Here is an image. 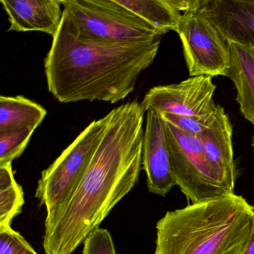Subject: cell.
<instances>
[{
	"label": "cell",
	"mask_w": 254,
	"mask_h": 254,
	"mask_svg": "<svg viewBox=\"0 0 254 254\" xmlns=\"http://www.w3.org/2000/svg\"><path fill=\"white\" fill-rule=\"evenodd\" d=\"M221 106L215 112L203 117H183L170 114H158L164 121L190 134L200 136L203 131L209 129L216 119Z\"/></svg>",
	"instance_id": "ac0fdd59"
},
{
	"label": "cell",
	"mask_w": 254,
	"mask_h": 254,
	"mask_svg": "<svg viewBox=\"0 0 254 254\" xmlns=\"http://www.w3.org/2000/svg\"><path fill=\"white\" fill-rule=\"evenodd\" d=\"M197 11L217 28L228 44L254 48V1L201 0Z\"/></svg>",
	"instance_id": "30bf717a"
},
{
	"label": "cell",
	"mask_w": 254,
	"mask_h": 254,
	"mask_svg": "<svg viewBox=\"0 0 254 254\" xmlns=\"http://www.w3.org/2000/svg\"><path fill=\"white\" fill-rule=\"evenodd\" d=\"M0 254H38L18 232L9 227H0Z\"/></svg>",
	"instance_id": "d6986e66"
},
{
	"label": "cell",
	"mask_w": 254,
	"mask_h": 254,
	"mask_svg": "<svg viewBox=\"0 0 254 254\" xmlns=\"http://www.w3.org/2000/svg\"><path fill=\"white\" fill-rule=\"evenodd\" d=\"M198 137L217 184L225 194L235 193L236 175L232 142L233 127L222 107L212 126Z\"/></svg>",
	"instance_id": "8fae6325"
},
{
	"label": "cell",
	"mask_w": 254,
	"mask_h": 254,
	"mask_svg": "<svg viewBox=\"0 0 254 254\" xmlns=\"http://www.w3.org/2000/svg\"><path fill=\"white\" fill-rule=\"evenodd\" d=\"M215 90L212 77H191L178 84L152 87L141 105L145 113L153 110L159 114L203 117L219 108L213 101Z\"/></svg>",
	"instance_id": "ba28073f"
},
{
	"label": "cell",
	"mask_w": 254,
	"mask_h": 254,
	"mask_svg": "<svg viewBox=\"0 0 254 254\" xmlns=\"http://www.w3.org/2000/svg\"><path fill=\"white\" fill-rule=\"evenodd\" d=\"M172 173L177 186L192 203L225 194L217 184L200 138L165 121Z\"/></svg>",
	"instance_id": "8992f818"
},
{
	"label": "cell",
	"mask_w": 254,
	"mask_h": 254,
	"mask_svg": "<svg viewBox=\"0 0 254 254\" xmlns=\"http://www.w3.org/2000/svg\"><path fill=\"white\" fill-rule=\"evenodd\" d=\"M242 254H254V227L251 237L247 244L246 248Z\"/></svg>",
	"instance_id": "44dd1931"
},
{
	"label": "cell",
	"mask_w": 254,
	"mask_h": 254,
	"mask_svg": "<svg viewBox=\"0 0 254 254\" xmlns=\"http://www.w3.org/2000/svg\"><path fill=\"white\" fill-rule=\"evenodd\" d=\"M84 36L109 44L152 42L163 35L116 0H61Z\"/></svg>",
	"instance_id": "5b68a950"
},
{
	"label": "cell",
	"mask_w": 254,
	"mask_h": 254,
	"mask_svg": "<svg viewBox=\"0 0 254 254\" xmlns=\"http://www.w3.org/2000/svg\"><path fill=\"white\" fill-rule=\"evenodd\" d=\"M145 114L136 100L108 113L105 133L85 175L57 219L45 228L46 254H72L136 185Z\"/></svg>",
	"instance_id": "6da1fadb"
},
{
	"label": "cell",
	"mask_w": 254,
	"mask_h": 254,
	"mask_svg": "<svg viewBox=\"0 0 254 254\" xmlns=\"http://www.w3.org/2000/svg\"><path fill=\"white\" fill-rule=\"evenodd\" d=\"M108 122V114L92 122L41 173L35 197L47 210L45 228L57 219L85 175Z\"/></svg>",
	"instance_id": "277c9868"
},
{
	"label": "cell",
	"mask_w": 254,
	"mask_h": 254,
	"mask_svg": "<svg viewBox=\"0 0 254 254\" xmlns=\"http://www.w3.org/2000/svg\"><path fill=\"white\" fill-rule=\"evenodd\" d=\"M228 44L230 68L227 78L236 87L241 114L254 126V48Z\"/></svg>",
	"instance_id": "4fadbf2b"
},
{
	"label": "cell",
	"mask_w": 254,
	"mask_h": 254,
	"mask_svg": "<svg viewBox=\"0 0 254 254\" xmlns=\"http://www.w3.org/2000/svg\"><path fill=\"white\" fill-rule=\"evenodd\" d=\"M116 1L158 31L162 35L170 31H178L183 13L175 8L172 0Z\"/></svg>",
	"instance_id": "5bb4252c"
},
{
	"label": "cell",
	"mask_w": 254,
	"mask_h": 254,
	"mask_svg": "<svg viewBox=\"0 0 254 254\" xmlns=\"http://www.w3.org/2000/svg\"><path fill=\"white\" fill-rule=\"evenodd\" d=\"M10 23L8 32H41L54 36L62 19L61 0H1Z\"/></svg>",
	"instance_id": "7c38bea8"
},
{
	"label": "cell",
	"mask_w": 254,
	"mask_h": 254,
	"mask_svg": "<svg viewBox=\"0 0 254 254\" xmlns=\"http://www.w3.org/2000/svg\"><path fill=\"white\" fill-rule=\"evenodd\" d=\"M177 33L191 77H227L230 68L229 44L217 28L197 11L183 13Z\"/></svg>",
	"instance_id": "52a82bcc"
},
{
	"label": "cell",
	"mask_w": 254,
	"mask_h": 254,
	"mask_svg": "<svg viewBox=\"0 0 254 254\" xmlns=\"http://www.w3.org/2000/svg\"><path fill=\"white\" fill-rule=\"evenodd\" d=\"M47 114L45 108L23 96H0V131L19 127L36 130Z\"/></svg>",
	"instance_id": "9a60e30c"
},
{
	"label": "cell",
	"mask_w": 254,
	"mask_h": 254,
	"mask_svg": "<svg viewBox=\"0 0 254 254\" xmlns=\"http://www.w3.org/2000/svg\"><path fill=\"white\" fill-rule=\"evenodd\" d=\"M142 167L146 173L150 192L165 197L177 185L171 166L165 121L153 110L146 112Z\"/></svg>",
	"instance_id": "9c48e42d"
},
{
	"label": "cell",
	"mask_w": 254,
	"mask_h": 254,
	"mask_svg": "<svg viewBox=\"0 0 254 254\" xmlns=\"http://www.w3.org/2000/svg\"><path fill=\"white\" fill-rule=\"evenodd\" d=\"M160 38L139 44H109L84 36L64 11L44 60L49 91L61 103H117L134 90L152 64Z\"/></svg>",
	"instance_id": "7a4b0ae2"
},
{
	"label": "cell",
	"mask_w": 254,
	"mask_h": 254,
	"mask_svg": "<svg viewBox=\"0 0 254 254\" xmlns=\"http://www.w3.org/2000/svg\"><path fill=\"white\" fill-rule=\"evenodd\" d=\"M11 164L0 165V227L11 226L25 203L23 188L14 179Z\"/></svg>",
	"instance_id": "2e32d148"
},
{
	"label": "cell",
	"mask_w": 254,
	"mask_h": 254,
	"mask_svg": "<svg viewBox=\"0 0 254 254\" xmlns=\"http://www.w3.org/2000/svg\"><path fill=\"white\" fill-rule=\"evenodd\" d=\"M83 244V254H117L112 236L105 229H96Z\"/></svg>",
	"instance_id": "ffe728a7"
},
{
	"label": "cell",
	"mask_w": 254,
	"mask_h": 254,
	"mask_svg": "<svg viewBox=\"0 0 254 254\" xmlns=\"http://www.w3.org/2000/svg\"><path fill=\"white\" fill-rule=\"evenodd\" d=\"M32 127H19L0 131V165L12 163L24 152L35 132Z\"/></svg>",
	"instance_id": "e0dca14e"
},
{
	"label": "cell",
	"mask_w": 254,
	"mask_h": 254,
	"mask_svg": "<svg viewBox=\"0 0 254 254\" xmlns=\"http://www.w3.org/2000/svg\"><path fill=\"white\" fill-rule=\"evenodd\" d=\"M252 147H253V151H254V136H253V139H252Z\"/></svg>",
	"instance_id": "7402d4cb"
},
{
	"label": "cell",
	"mask_w": 254,
	"mask_h": 254,
	"mask_svg": "<svg viewBox=\"0 0 254 254\" xmlns=\"http://www.w3.org/2000/svg\"><path fill=\"white\" fill-rule=\"evenodd\" d=\"M254 206L232 193L168 211L156 225L154 254H242Z\"/></svg>",
	"instance_id": "3957f363"
}]
</instances>
